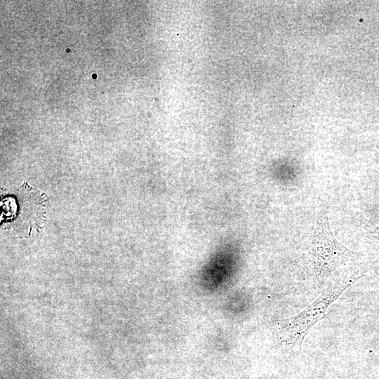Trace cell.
<instances>
[{
  "label": "cell",
  "mask_w": 379,
  "mask_h": 379,
  "mask_svg": "<svg viewBox=\"0 0 379 379\" xmlns=\"http://www.w3.org/2000/svg\"><path fill=\"white\" fill-rule=\"evenodd\" d=\"M360 222L364 235L379 244V227L365 218H361Z\"/></svg>",
  "instance_id": "5b68a950"
},
{
  "label": "cell",
  "mask_w": 379,
  "mask_h": 379,
  "mask_svg": "<svg viewBox=\"0 0 379 379\" xmlns=\"http://www.w3.org/2000/svg\"><path fill=\"white\" fill-rule=\"evenodd\" d=\"M45 194L25 182L15 194L1 197V227L24 236L41 230L46 220Z\"/></svg>",
  "instance_id": "6da1fadb"
},
{
  "label": "cell",
  "mask_w": 379,
  "mask_h": 379,
  "mask_svg": "<svg viewBox=\"0 0 379 379\" xmlns=\"http://www.w3.org/2000/svg\"><path fill=\"white\" fill-rule=\"evenodd\" d=\"M231 258L230 248L218 251L210 260L204 271L203 279L206 286H218L230 278Z\"/></svg>",
  "instance_id": "277c9868"
},
{
  "label": "cell",
  "mask_w": 379,
  "mask_h": 379,
  "mask_svg": "<svg viewBox=\"0 0 379 379\" xmlns=\"http://www.w3.org/2000/svg\"><path fill=\"white\" fill-rule=\"evenodd\" d=\"M311 255L315 274L322 280L338 267L357 259L359 253L348 249L335 239L327 211L324 209L317 217L311 244Z\"/></svg>",
  "instance_id": "3957f363"
},
{
  "label": "cell",
  "mask_w": 379,
  "mask_h": 379,
  "mask_svg": "<svg viewBox=\"0 0 379 379\" xmlns=\"http://www.w3.org/2000/svg\"><path fill=\"white\" fill-rule=\"evenodd\" d=\"M369 270L368 267L338 279L305 310L279 321L278 330L281 341L290 347L301 348L305 337L314 325L324 318L328 307Z\"/></svg>",
  "instance_id": "7a4b0ae2"
}]
</instances>
